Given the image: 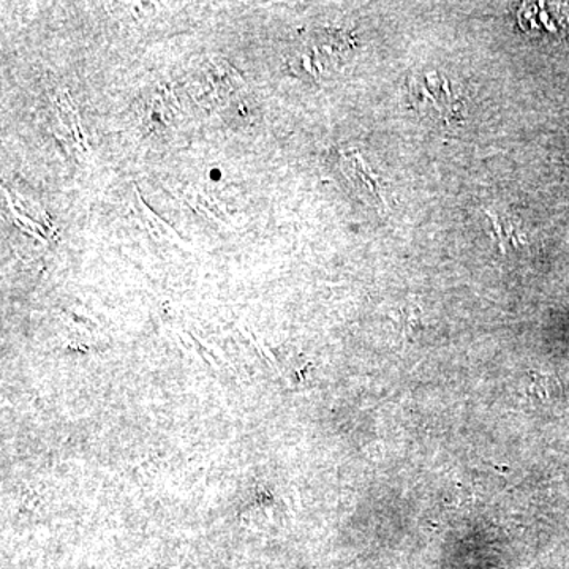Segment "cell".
Returning <instances> with one entry per match:
<instances>
[{
    "label": "cell",
    "mask_w": 569,
    "mask_h": 569,
    "mask_svg": "<svg viewBox=\"0 0 569 569\" xmlns=\"http://www.w3.org/2000/svg\"><path fill=\"white\" fill-rule=\"evenodd\" d=\"M488 216L492 219L493 230H496L498 241H500L501 252L505 253V250H507V234H505L503 228H501L500 220H498L496 213L488 211Z\"/></svg>",
    "instance_id": "cell-1"
}]
</instances>
